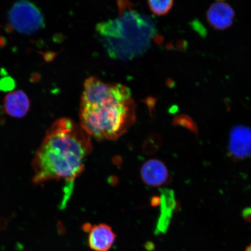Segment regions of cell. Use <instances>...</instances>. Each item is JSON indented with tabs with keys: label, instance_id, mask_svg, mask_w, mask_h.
Wrapping results in <instances>:
<instances>
[{
	"label": "cell",
	"instance_id": "1",
	"mask_svg": "<svg viewBox=\"0 0 251 251\" xmlns=\"http://www.w3.org/2000/svg\"><path fill=\"white\" fill-rule=\"evenodd\" d=\"M136 108L128 88L90 77L84 83L80 126L97 140H117L134 124Z\"/></svg>",
	"mask_w": 251,
	"mask_h": 251
},
{
	"label": "cell",
	"instance_id": "2",
	"mask_svg": "<svg viewBox=\"0 0 251 251\" xmlns=\"http://www.w3.org/2000/svg\"><path fill=\"white\" fill-rule=\"evenodd\" d=\"M93 149L91 137L72 119H58L47 130L33 161V182L64 180L71 183L79 176Z\"/></svg>",
	"mask_w": 251,
	"mask_h": 251
},
{
	"label": "cell",
	"instance_id": "3",
	"mask_svg": "<svg viewBox=\"0 0 251 251\" xmlns=\"http://www.w3.org/2000/svg\"><path fill=\"white\" fill-rule=\"evenodd\" d=\"M119 4V17L99 24L97 31L111 58L130 60L149 49L156 33L150 18L131 9L130 3Z\"/></svg>",
	"mask_w": 251,
	"mask_h": 251
},
{
	"label": "cell",
	"instance_id": "4",
	"mask_svg": "<svg viewBox=\"0 0 251 251\" xmlns=\"http://www.w3.org/2000/svg\"><path fill=\"white\" fill-rule=\"evenodd\" d=\"M9 19L12 26L20 33L36 32L44 26V19L39 9L27 1L16 3L9 11Z\"/></svg>",
	"mask_w": 251,
	"mask_h": 251
},
{
	"label": "cell",
	"instance_id": "5",
	"mask_svg": "<svg viewBox=\"0 0 251 251\" xmlns=\"http://www.w3.org/2000/svg\"><path fill=\"white\" fill-rule=\"evenodd\" d=\"M228 156L234 161H243L251 156V128L243 125L232 127L228 145Z\"/></svg>",
	"mask_w": 251,
	"mask_h": 251
},
{
	"label": "cell",
	"instance_id": "6",
	"mask_svg": "<svg viewBox=\"0 0 251 251\" xmlns=\"http://www.w3.org/2000/svg\"><path fill=\"white\" fill-rule=\"evenodd\" d=\"M235 17L234 9L227 2L217 1L213 3L206 12L208 23L216 30H224L230 27Z\"/></svg>",
	"mask_w": 251,
	"mask_h": 251
},
{
	"label": "cell",
	"instance_id": "7",
	"mask_svg": "<svg viewBox=\"0 0 251 251\" xmlns=\"http://www.w3.org/2000/svg\"><path fill=\"white\" fill-rule=\"evenodd\" d=\"M116 240V234L108 225L99 224L91 228L89 245L94 251H108Z\"/></svg>",
	"mask_w": 251,
	"mask_h": 251
},
{
	"label": "cell",
	"instance_id": "8",
	"mask_svg": "<svg viewBox=\"0 0 251 251\" xmlns=\"http://www.w3.org/2000/svg\"><path fill=\"white\" fill-rule=\"evenodd\" d=\"M141 176L144 183L148 186L158 187L167 182L169 173L164 163L159 160L151 159L142 166Z\"/></svg>",
	"mask_w": 251,
	"mask_h": 251
},
{
	"label": "cell",
	"instance_id": "9",
	"mask_svg": "<svg viewBox=\"0 0 251 251\" xmlns=\"http://www.w3.org/2000/svg\"><path fill=\"white\" fill-rule=\"evenodd\" d=\"M30 100L23 91L16 90L6 96L4 108L7 114L14 118H23L30 108Z\"/></svg>",
	"mask_w": 251,
	"mask_h": 251
},
{
	"label": "cell",
	"instance_id": "10",
	"mask_svg": "<svg viewBox=\"0 0 251 251\" xmlns=\"http://www.w3.org/2000/svg\"><path fill=\"white\" fill-rule=\"evenodd\" d=\"M161 203L162 213L158 225L156 232L158 233H164L167 231L168 227L172 217L173 212L177 206L176 201L175 199L174 192L172 190H163Z\"/></svg>",
	"mask_w": 251,
	"mask_h": 251
},
{
	"label": "cell",
	"instance_id": "11",
	"mask_svg": "<svg viewBox=\"0 0 251 251\" xmlns=\"http://www.w3.org/2000/svg\"><path fill=\"white\" fill-rule=\"evenodd\" d=\"M149 7L153 14L157 15H162L167 14L171 10L174 1L171 0L166 1H149Z\"/></svg>",
	"mask_w": 251,
	"mask_h": 251
},
{
	"label": "cell",
	"instance_id": "12",
	"mask_svg": "<svg viewBox=\"0 0 251 251\" xmlns=\"http://www.w3.org/2000/svg\"><path fill=\"white\" fill-rule=\"evenodd\" d=\"M174 124L176 125L181 126L192 131L198 136L199 135V128L197 125L192 119L186 115H180L175 118Z\"/></svg>",
	"mask_w": 251,
	"mask_h": 251
},
{
	"label": "cell",
	"instance_id": "13",
	"mask_svg": "<svg viewBox=\"0 0 251 251\" xmlns=\"http://www.w3.org/2000/svg\"><path fill=\"white\" fill-rule=\"evenodd\" d=\"M191 26L202 38L206 37L208 31H207L205 26L199 20L196 19V20L191 22Z\"/></svg>",
	"mask_w": 251,
	"mask_h": 251
},
{
	"label": "cell",
	"instance_id": "14",
	"mask_svg": "<svg viewBox=\"0 0 251 251\" xmlns=\"http://www.w3.org/2000/svg\"><path fill=\"white\" fill-rule=\"evenodd\" d=\"M243 217L246 221L251 222V208H248L244 210Z\"/></svg>",
	"mask_w": 251,
	"mask_h": 251
},
{
	"label": "cell",
	"instance_id": "15",
	"mask_svg": "<svg viewBox=\"0 0 251 251\" xmlns=\"http://www.w3.org/2000/svg\"><path fill=\"white\" fill-rule=\"evenodd\" d=\"M245 251H251V244H250L249 246H248L247 247V249Z\"/></svg>",
	"mask_w": 251,
	"mask_h": 251
}]
</instances>
